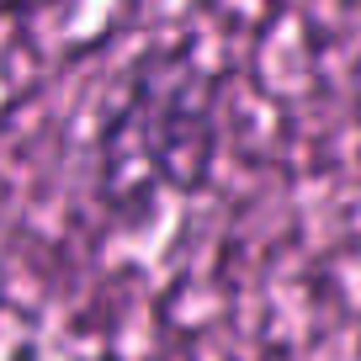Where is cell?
Segmentation results:
<instances>
[{"mask_svg":"<svg viewBox=\"0 0 361 361\" xmlns=\"http://www.w3.org/2000/svg\"><path fill=\"white\" fill-rule=\"evenodd\" d=\"M213 85L186 59H149L106 112L96 180L106 207H149L159 192L197 186L213 159Z\"/></svg>","mask_w":361,"mask_h":361,"instance_id":"cell-1","label":"cell"},{"mask_svg":"<svg viewBox=\"0 0 361 361\" xmlns=\"http://www.w3.org/2000/svg\"><path fill=\"white\" fill-rule=\"evenodd\" d=\"M16 6H37V0H16Z\"/></svg>","mask_w":361,"mask_h":361,"instance_id":"cell-2","label":"cell"}]
</instances>
